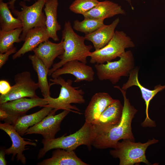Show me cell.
<instances>
[{"mask_svg":"<svg viewBox=\"0 0 165 165\" xmlns=\"http://www.w3.org/2000/svg\"><path fill=\"white\" fill-rule=\"evenodd\" d=\"M114 87L119 89L123 97L124 104L122 117L118 124L108 129L103 131L94 130L91 145L98 149L114 148L121 139H130L134 141L131 125L138 110L131 105L127 97L126 90H122L119 86H116Z\"/></svg>","mask_w":165,"mask_h":165,"instance_id":"6da1fadb","label":"cell"},{"mask_svg":"<svg viewBox=\"0 0 165 165\" xmlns=\"http://www.w3.org/2000/svg\"><path fill=\"white\" fill-rule=\"evenodd\" d=\"M62 32L64 52L58 57L60 61L53 64L49 70V76L51 75L53 72L70 61L77 60L86 64L87 58L91 53L93 46L85 44L84 36H80L75 32L69 21L65 22Z\"/></svg>","mask_w":165,"mask_h":165,"instance_id":"7a4b0ae2","label":"cell"},{"mask_svg":"<svg viewBox=\"0 0 165 165\" xmlns=\"http://www.w3.org/2000/svg\"><path fill=\"white\" fill-rule=\"evenodd\" d=\"M94 132L93 124L85 122L83 126L75 133L51 140L43 139V147L40 149L37 156L39 160L44 156L49 150L60 148L68 151L75 150L79 146L84 145L90 149Z\"/></svg>","mask_w":165,"mask_h":165,"instance_id":"3957f363","label":"cell"},{"mask_svg":"<svg viewBox=\"0 0 165 165\" xmlns=\"http://www.w3.org/2000/svg\"><path fill=\"white\" fill-rule=\"evenodd\" d=\"M52 84L60 85V92L59 96L56 98L50 96L45 98L48 102V105L45 106L53 108L57 111L60 109L68 110L79 114H82L80 110L72 103L82 104L85 103L83 95L84 92L79 87L72 86V81L68 79L66 81L60 76L57 78L50 79Z\"/></svg>","mask_w":165,"mask_h":165,"instance_id":"277c9868","label":"cell"},{"mask_svg":"<svg viewBox=\"0 0 165 165\" xmlns=\"http://www.w3.org/2000/svg\"><path fill=\"white\" fill-rule=\"evenodd\" d=\"M158 140L149 139L145 143L135 142L130 139H123L118 141L114 150L110 151L111 155L119 159L120 165H133L143 163L149 164L145 155L146 150L149 145L156 143Z\"/></svg>","mask_w":165,"mask_h":165,"instance_id":"5b68a950","label":"cell"},{"mask_svg":"<svg viewBox=\"0 0 165 165\" xmlns=\"http://www.w3.org/2000/svg\"><path fill=\"white\" fill-rule=\"evenodd\" d=\"M134 66V58L130 50L126 51L117 61L94 65L98 79L108 80L113 84L117 83L121 77L129 76Z\"/></svg>","mask_w":165,"mask_h":165,"instance_id":"8992f818","label":"cell"},{"mask_svg":"<svg viewBox=\"0 0 165 165\" xmlns=\"http://www.w3.org/2000/svg\"><path fill=\"white\" fill-rule=\"evenodd\" d=\"M135 45L131 38L122 31H116L114 36L104 47L91 52L90 56L92 64H104L119 57L125 50L133 48Z\"/></svg>","mask_w":165,"mask_h":165,"instance_id":"52a82bcc","label":"cell"},{"mask_svg":"<svg viewBox=\"0 0 165 165\" xmlns=\"http://www.w3.org/2000/svg\"><path fill=\"white\" fill-rule=\"evenodd\" d=\"M47 0H38L30 6L26 5L25 1H21L19 5L21 9L19 11L14 9L11 12L20 19L22 24L23 31L20 38L24 41L27 33L33 28L46 27V17L42 9Z\"/></svg>","mask_w":165,"mask_h":165,"instance_id":"ba28073f","label":"cell"},{"mask_svg":"<svg viewBox=\"0 0 165 165\" xmlns=\"http://www.w3.org/2000/svg\"><path fill=\"white\" fill-rule=\"evenodd\" d=\"M48 103L45 98L23 97L0 104V120L13 124L19 117L26 115L30 109L44 107Z\"/></svg>","mask_w":165,"mask_h":165,"instance_id":"9c48e42d","label":"cell"},{"mask_svg":"<svg viewBox=\"0 0 165 165\" xmlns=\"http://www.w3.org/2000/svg\"><path fill=\"white\" fill-rule=\"evenodd\" d=\"M15 84L7 94L0 95V104L23 97H39L36 94L39 88L38 82L32 79L30 73L24 71L16 74L14 78Z\"/></svg>","mask_w":165,"mask_h":165,"instance_id":"30bf717a","label":"cell"},{"mask_svg":"<svg viewBox=\"0 0 165 165\" xmlns=\"http://www.w3.org/2000/svg\"><path fill=\"white\" fill-rule=\"evenodd\" d=\"M57 111L53 109L51 112L42 121L28 128L25 134H39L46 140L55 138L56 134L61 129L62 121L71 112L69 110H64L61 112L55 115Z\"/></svg>","mask_w":165,"mask_h":165,"instance_id":"8fae6325","label":"cell"},{"mask_svg":"<svg viewBox=\"0 0 165 165\" xmlns=\"http://www.w3.org/2000/svg\"><path fill=\"white\" fill-rule=\"evenodd\" d=\"M139 68L135 67L131 72L127 81L123 84L121 89L124 90L133 86H136L139 88L146 105V118L141 125L143 127H155L156 123L154 121L152 120L149 116L148 108L150 101L159 92L165 89V85L160 84L156 86L153 90H150L143 86L140 83L138 79Z\"/></svg>","mask_w":165,"mask_h":165,"instance_id":"7c38bea8","label":"cell"},{"mask_svg":"<svg viewBox=\"0 0 165 165\" xmlns=\"http://www.w3.org/2000/svg\"><path fill=\"white\" fill-rule=\"evenodd\" d=\"M94 74L91 67L79 61L74 60L65 63L53 72L51 75L53 78H55L64 74H71L75 78L74 82L77 83L83 81H92Z\"/></svg>","mask_w":165,"mask_h":165,"instance_id":"4fadbf2b","label":"cell"},{"mask_svg":"<svg viewBox=\"0 0 165 165\" xmlns=\"http://www.w3.org/2000/svg\"><path fill=\"white\" fill-rule=\"evenodd\" d=\"M0 129L4 131L10 137L12 141L11 146L6 149V154H12L11 160H14V158L16 155L17 161H20L25 165L26 163V158L23 152L28 149L26 148V145H30L36 146V143L30 141H26L24 139L21 137V135L16 130L12 124L5 123H0Z\"/></svg>","mask_w":165,"mask_h":165,"instance_id":"5bb4252c","label":"cell"},{"mask_svg":"<svg viewBox=\"0 0 165 165\" xmlns=\"http://www.w3.org/2000/svg\"><path fill=\"white\" fill-rule=\"evenodd\" d=\"M123 106L118 100L108 106L93 124L95 130L103 131L118 124L122 116Z\"/></svg>","mask_w":165,"mask_h":165,"instance_id":"9a60e30c","label":"cell"},{"mask_svg":"<svg viewBox=\"0 0 165 165\" xmlns=\"http://www.w3.org/2000/svg\"><path fill=\"white\" fill-rule=\"evenodd\" d=\"M116 99L108 93L98 92L92 97L84 113L85 122L92 123L97 119L105 110Z\"/></svg>","mask_w":165,"mask_h":165,"instance_id":"2e32d148","label":"cell"},{"mask_svg":"<svg viewBox=\"0 0 165 165\" xmlns=\"http://www.w3.org/2000/svg\"><path fill=\"white\" fill-rule=\"evenodd\" d=\"M33 51L50 70L56 58L64 52L63 41L62 39L59 43H54L48 40L40 44Z\"/></svg>","mask_w":165,"mask_h":165,"instance_id":"e0dca14e","label":"cell"},{"mask_svg":"<svg viewBox=\"0 0 165 165\" xmlns=\"http://www.w3.org/2000/svg\"><path fill=\"white\" fill-rule=\"evenodd\" d=\"M49 38L46 28L38 27L29 29L26 34L24 43L13 56V59L20 57L25 53L33 51L40 44L49 40Z\"/></svg>","mask_w":165,"mask_h":165,"instance_id":"ac0fdd59","label":"cell"},{"mask_svg":"<svg viewBox=\"0 0 165 165\" xmlns=\"http://www.w3.org/2000/svg\"><path fill=\"white\" fill-rule=\"evenodd\" d=\"M119 22V18H117L110 24H104L94 32L85 35L86 40L92 42L95 50L103 48L114 36L115 29Z\"/></svg>","mask_w":165,"mask_h":165,"instance_id":"d6986e66","label":"cell"},{"mask_svg":"<svg viewBox=\"0 0 165 165\" xmlns=\"http://www.w3.org/2000/svg\"><path fill=\"white\" fill-rule=\"evenodd\" d=\"M126 14L121 6L112 1L105 0L99 2L96 6L82 15L84 17L105 19L116 15Z\"/></svg>","mask_w":165,"mask_h":165,"instance_id":"ffe728a7","label":"cell"},{"mask_svg":"<svg viewBox=\"0 0 165 165\" xmlns=\"http://www.w3.org/2000/svg\"><path fill=\"white\" fill-rule=\"evenodd\" d=\"M38 165H88L76 155L74 151L57 148L51 158L43 160Z\"/></svg>","mask_w":165,"mask_h":165,"instance_id":"44dd1931","label":"cell"},{"mask_svg":"<svg viewBox=\"0 0 165 165\" xmlns=\"http://www.w3.org/2000/svg\"><path fill=\"white\" fill-rule=\"evenodd\" d=\"M33 114L25 115L17 119L12 124L17 132L21 136L25 134L27 129L42 121L53 110L52 108L45 106Z\"/></svg>","mask_w":165,"mask_h":165,"instance_id":"7402d4cb","label":"cell"},{"mask_svg":"<svg viewBox=\"0 0 165 165\" xmlns=\"http://www.w3.org/2000/svg\"><path fill=\"white\" fill-rule=\"evenodd\" d=\"M58 0H47L44 10L46 17V27L50 38L54 41L59 40L57 31L61 29L57 20V9Z\"/></svg>","mask_w":165,"mask_h":165,"instance_id":"603a6c76","label":"cell"},{"mask_svg":"<svg viewBox=\"0 0 165 165\" xmlns=\"http://www.w3.org/2000/svg\"><path fill=\"white\" fill-rule=\"evenodd\" d=\"M28 58L31 61L33 68L37 74L39 88L44 98H46L50 95V86L47 79L49 70L35 54L29 55Z\"/></svg>","mask_w":165,"mask_h":165,"instance_id":"cb8c5ba5","label":"cell"},{"mask_svg":"<svg viewBox=\"0 0 165 165\" xmlns=\"http://www.w3.org/2000/svg\"><path fill=\"white\" fill-rule=\"evenodd\" d=\"M0 30L7 31L22 27L21 21L14 17L9 7L8 3L0 0Z\"/></svg>","mask_w":165,"mask_h":165,"instance_id":"d4e9b609","label":"cell"},{"mask_svg":"<svg viewBox=\"0 0 165 165\" xmlns=\"http://www.w3.org/2000/svg\"><path fill=\"white\" fill-rule=\"evenodd\" d=\"M22 31V27L7 31L0 30V53H5L13 46L14 43L22 41L20 37Z\"/></svg>","mask_w":165,"mask_h":165,"instance_id":"484cf974","label":"cell"},{"mask_svg":"<svg viewBox=\"0 0 165 165\" xmlns=\"http://www.w3.org/2000/svg\"><path fill=\"white\" fill-rule=\"evenodd\" d=\"M104 20L84 17L83 20L81 21L75 20L73 28L77 31L84 33L85 35L90 34L103 25Z\"/></svg>","mask_w":165,"mask_h":165,"instance_id":"4316f807","label":"cell"},{"mask_svg":"<svg viewBox=\"0 0 165 165\" xmlns=\"http://www.w3.org/2000/svg\"><path fill=\"white\" fill-rule=\"evenodd\" d=\"M99 2L98 0H75L69 9L74 13L82 15L94 7Z\"/></svg>","mask_w":165,"mask_h":165,"instance_id":"83f0119b","label":"cell"},{"mask_svg":"<svg viewBox=\"0 0 165 165\" xmlns=\"http://www.w3.org/2000/svg\"><path fill=\"white\" fill-rule=\"evenodd\" d=\"M17 48L12 47L5 53H0V68H1L8 60L9 56L11 54L17 52Z\"/></svg>","mask_w":165,"mask_h":165,"instance_id":"f1b7e54d","label":"cell"},{"mask_svg":"<svg viewBox=\"0 0 165 165\" xmlns=\"http://www.w3.org/2000/svg\"><path fill=\"white\" fill-rule=\"evenodd\" d=\"M11 86L6 80H1L0 81V93L4 95L8 93L10 90Z\"/></svg>","mask_w":165,"mask_h":165,"instance_id":"f546056e","label":"cell"},{"mask_svg":"<svg viewBox=\"0 0 165 165\" xmlns=\"http://www.w3.org/2000/svg\"><path fill=\"white\" fill-rule=\"evenodd\" d=\"M6 149L4 147H2L0 151V165H6L7 161L5 159Z\"/></svg>","mask_w":165,"mask_h":165,"instance_id":"4dcf8cb0","label":"cell"},{"mask_svg":"<svg viewBox=\"0 0 165 165\" xmlns=\"http://www.w3.org/2000/svg\"><path fill=\"white\" fill-rule=\"evenodd\" d=\"M17 0H10L8 3V6L11 10L15 9V3ZM31 0H24L25 1H30Z\"/></svg>","mask_w":165,"mask_h":165,"instance_id":"1f68e13d","label":"cell"},{"mask_svg":"<svg viewBox=\"0 0 165 165\" xmlns=\"http://www.w3.org/2000/svg\"><path fill=\"white\" fill-rule=\"evenodd\" d=\"M126 1H127V2H128L130 4V5H131V8H132V9H134V8L133 7V6H132V4H131V0H125Z\"/></svg>","mask_w":165,"mask_h":165,"instance_id":"d6a6232c","label":"cell"}]
</instances>
